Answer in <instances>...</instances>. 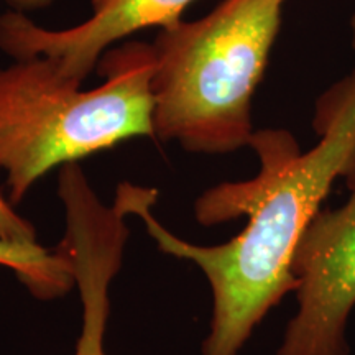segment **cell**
<instances>
[{
    "mask_svg": "<svg viewBox=\"0 0 355 355\" xmlns=\"http://www.w3.org/2000/svg\"><path fill=\"white\" fill-rule=\"evenodd\" d=\"M313 127L319 141L308 152L288 130L254 132L248 146L259 173L198 198L194 216L202 225L247 217L242 232L220 245L176 237L152 214L157 189L128 183L132 216L144 220L159 250L194 263L209 282L212 319L202 355L241 354L268 311L296 290L291 265L300 239L355 155V69L319 97Z\"/></svg>",
    "mask_w": 355,
    "mask_h": 355,
    "instance_id": "6da1fadb",
    "label": "cell"
},
{
    "mask_svg": "<svg viewBox=\"0 0 355 355\" xmlns=\"http://www.w3.org/2000/svg\"><path fill=\"white\" fill-rule=\"evenodd\" d=\"M152 44L130 42L101 63L102 86L84 91L44 56L0 69V171L8 202L38 180L135 137L155 139Z\"/></svg>",
    "mask_w": 355,
    "mask_h": 355,
    "instance_id": "7a4b0ae2",
    "label": "cell"
},
{
    "mask_svg": "<svg viewBox=\"0 0 355 355\" xmlns=\"http://www.w3.org/2000/svg\"><path fill=\"white\" fill-rule=\"evenodd\" d=\"M286 0H224L209 15L162 30L152 76L155 139L194 153L250 144L252 97Z\"/></svg>",
    "mask_w": 355,
    "mask_h": 355,
    "instance_id": "3957f363",
    "label": "cell"
},
{
    "mask_svg": "<svg viewBox=\"0 0 355 355\" xmlns=\"http://www.w3.org/2000/svg\"><path fill=\"white\" fill-rule=\"evenodd\" d=\"M349 198L319 209L293 257L298 313L277 355H349L345 324L355 306V155L344 171Z\"/></svg>",
    "mask_w": 355,
    "mask_h": 355,
    "instance_id": "277c9868",
    "label": "cell"
},
{
    "mask_svg": "<svg viewBox=\"0 0 355 355\" xmlns=\"http://www.w3.org/2000/svg\"><path fill=\"white\" fill-rule=\"evenodd\" d=\"M58 193L64 206L66 234L61 250L68 257L83 304V327L74 355H109L105 329L109 290L122 265L132 216L127 184H119L115 201L102 202L78 163L61 166Z\"/></svg>",
    "mask_w": 355,
    "mask_h": 355,
    "instance_id": "5b68a950",
    "label": "cell"
},
{
    "mask_svg": "<svg viewBox=\"0 0 355 355\" xmlns=\"http://www.w3.org/2000/svg\"><path fill=\"white\" fill-rule=\"evenodd\" d=\"M194 0H91L92 15L64 30L43 28L24 12L0 15V50L13 60L44 56L63 76L83 84L110 44L152 26L178 25Z\"/></svg>",
    "mask_w": 355,
    "mask_h": 355,
    "instance_id": "8992f818",
    "label": "cell"
},
{
    "mask_svg": "<svg viewBox=\"0 0 355 355\" xmlns=\"http://www.w3.org/2000/svg\"><path fill=\"white\" fill-rule=\"evenodd\" d=\"M0 266L12 270L35 298L48 301L73 290L74 275L63 250H50L38 242L0 239Z\"/></svg>",
    "mask_w": 355,
    "mask_h": 355,
    "instance_id": "52a82bcc",
    "label": "cell"
},
{
    "mask_svg": "<svg viewBox=\"0 0 355 355\" xmlns=\"http://www.w3.org/2000/svg\"><path fill=\"white\" fill-rule=\"evenodd\" d=\"M0 239L12 242H38L33 225L17 214L8 199L2 194H0Z\"/></svg>",
    "mask_w": 355,
    "mask_h": 355,
    "instance_id": "ba28073f",
    "label": "cell"
},
{
    "mask_svg": "<svg viewBox=\"0 0 355 355\" xmlns=\"http://www.w3.org/2000/svg\"><path fill=\"white\" fill-rule=\"evenodd\" d=\"M13 10L17 12H26V10H37V8H43L50 6L53 0H6Z\"/></svg>",
    "mask_w": 355,
    "mask_h": 355,
    "instance_id": "9c48e42d",
    "label": "cell"
},
{
    "mask_svg": "<svg viewBox=\"0 0 355 355\" xmlns=\"http://www.w3.org/2000/svg\"><path fill=\"white\" fill-rule=\"evenodd\" d=\"M350 26H352V46L355 48V12H354V17H352V24H350Z\"/></svg>",
    "mask_w": 355,
    "mask_h": 355,
    "instance_id": "30bf717a",
    "label": "cell"
}]
</instances>
